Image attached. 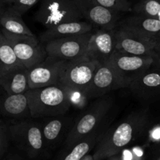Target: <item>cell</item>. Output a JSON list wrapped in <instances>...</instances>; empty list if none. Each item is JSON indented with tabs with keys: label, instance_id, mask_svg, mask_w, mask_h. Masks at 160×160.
<instances>
[{
	"label": "cell",
	"instance_id": "1f68e13d",
	"mask_svg": "<svg viewBox=\"0 0 160 160\" xmlns=\"http://www.w3.org/2000/svg\"><path fill=\"white\" fill-rule=\"evenodd\" d=\"M157 160H160V157H159V158H158V159H157Z\"/></svg>",
	"mask_w": 160,
	"mask_h": 160
},
{
	"label": "cell",
	"instance_id": "7a4b0ae2",
	"mask_svg": "<svg viewBox=\"0 0 160 160\" xmlns=\"http://www.w3.org/2000/svg\"><path fill=\"white\" fill-rule=\"evenodd\" d=\"M72 92L63 86L29 89L25 93L32 118L57 117L65 113L72 106Z\"/></svg>",
	"mask_w": 160,
	"mask_h": 160
},
{
	"label": "cell",
	"instance_id": "ffe728a7",
	"mask_svg": "<svg viewBox=\"0 0 160 160\" xmlns=\"http://www.w3.org/2000/svg\"><path fill=\"white\" fill-rule=\"evenodd\" d=\"M0 27L12 34L35 36L24 23L22 16L8 6L0 11Z\"/></svg>",
	"mask_w": 160,
	"mask_h": 160
},
{
	"label": "cell",
	"instance_id": "d6a6232c",
	"mask_svg": "<svg viewBox=\"0 0 160 160\" xmlns=\"http://www.w3.org/2000/svg\"><path fill=\"white\" fill-rule=\"evenodd\" d=\"M7 160H12V159H7Z\"/></svg>",
	"mask_w": 160,
	"mask_h": 160
},
{
	"label": "cell",
	"instance_id": "7402d4cb",
	"mask_svg": "<svg viewBox=\"0 0 160 160\" xmlns=\"http://www.w3.org/2000/svg\"><path fill=\"white\" fill-rule=\"evenodd\" d=\"M67 119L65 117L50 120L42 127V137L45 146L54 145L65 131Z\"/></svg>",
	"mask_w": 160,
	"mask_h": 160
},
{
	"label": "cell",
	"instance_id": "6da1fadb",
	"mask_svg": "<svg viewBox=\"0 0 160 160\" xmlns=\"http://www.w3.org/2000/svg\"><path fill=\"white\" fill-rule=\"evenodd\" d=\"M147 123L145 113L138 112L129 116L122 122L108 130L100 137L92 155L93 160L109 159L144 133Z\"/></svg>",
	"mask_w": 160,
	"mask_h": 160
},
{
	"label": "cell",
	"instance_id": "f546056e",
	"mask_svg": "<svg viewBox=\"0 0 160 160\" xmlns=\"http://www.w3.org/2000/svg\"><path fill=\"white\" fill-rule=\"evenodd\" d=\"M82 160H93V158L92 155H86L84 158H83Z\"/></svg>",
	"mask_w": 160,
	"mask_h": 160
},
{
	"label": "cell",
	"instance_id": "cb8c5ba5",
	"mask_svg": "<svg viewBox=\"0 0 160 160\" xmlns=\"http://www.w3.org/2000/svg\"><path fill=\"white\" fill-rule=\"evenodd\" d=\"M134 11L136 15L144 16V17L156 18L160 20V2L157 0H143L136 5Z\"/></svg>",
	"mask_w": 160,
	"mask_h": 160
},
{
	"label": "cell",
	"instance_id": "4316f807",
	"mask_svg": "<svg viewBox=\"0 0 160 160\" xmlns=\"http://www.w3.org/2000/svg\"><path fill=\"white\" fill-rule=\"evenodd\" d=\"M8 135H9L8 128L0 122V156L3 154L7 146Z\"/></svg>",
	"mask_w": 160,
	"mask_h": 160
},
{
	"label": "cell",
	"instance_id": "d6986e66",
	"mask_svg": "<svg viewBox=\"0 0 160 160\" xmlns=\"http://www.w3.org/2000/svg\"><path fill=\"white\" fill-rule=\"evenodd\" d=\"M0 111L11 118H18L30 114L29 105L25 93L8 95L0 100Z\"/></svg>",
	"mask_w": 160,
	"mask_h": 160
},
{
	"label": "cell",
	"instance_id": "5bb4252c",
	"mask_svg": "<svg viewBox=\"0 0 160 160\" xmlns=\"http://www.w3.org/2000/svg\"><path fill=\"white\" fill-rule=\"evenodd\" d=\"M115 70L129 84L134 78L147 70L155 62V59L151 57L130 56L115 51L108 61Z\"/></svg>",
	"mask_w": 160,
	"mask_h": 160
},
{
	"label": "cell",
	"instance_id": "ba28073f",
	"mask_svg": "<svg viewBox=\"0 0 160 160\" xmlns=\"http://www.w3.org/2000/svg\"><path fill=\"white\" fill-rule=\"evenodd\" d=\"M8 131L16 145L31 157L38 156L45 148L42 126L39 123L18 122L9 125Z\"/></svg>",
	"mask_w": 160,
	"mask_h": 160
},
{
	"label": "cell",
	"instance_id": "2e32d148",
	"mask_svg": "<svg viewBox=\"0 0 160 160\" xmlns=\"http://www.w3.org/2000/svg\"><path fill=\"white\" fill-rule=\"evenodd\" d=\"M118 27L155 44L160 38V20L158 18L134 15L119 22Z\"/></svg>",
	"mask_w": 160,
	"mask_h": 160
},
{
	"label": "cell",
	"instance_id": "f1b7e54d",
	"mask_svg": "<svg viewBox=\"0 0 160 160\" xmlns=\"http://www.w3.org/2000/svg\"><path fill=\"white\" fill-rule=\"evenodd\" d=\"M7 6V0H0V11Z\"/></svg>",
	"mask_w": 160,
	"mask_h": 160
},
{
	"label": "cell",
	"instance_id": "e0dca14e",
	"mask_svg": "<svg viewBox=\"0 0 160 160\" xmlns=\"http://www.w3.org/2000/svg\"><path fill=\"white\" fill-rule=\"evenodd\" d=\"M0 86L8 95L26 93L30 89L26 67L16 66L0 71Z\"/></svg>",
	"mask_w": 160,
	"mask_h": 160
},
{
	"label": "cell",
	"instance_id": "52a82bcc",
	"mask_svg": "<svg viewBox=\"0 0 160 160\" xmlns=\"http://www.w3.org/2000/svg\"><path fill=\"white\" fill-rule=\"evenodd\" d=\"M130 84L109 62L99 66L92 81L82 94L86 99L100 98L111 91L129 88Z\"/></svg>",
	"mask_w": 160,
	"mask_h": 160
},
{
	"label": "cell",
	"instance_id": "ac0fdd59",
	"mask_svg": "<svg viewBox=\"0 0 160 160\" xmlns=\"http://www.w3.org/2000/svg\"><path fill=\"white\" fill-rule=\"evenodd\" d=\"M93 28L94 27L86 20L61 23L47 28L46 31L41 35V40L42 43H47L56 39L93 32Z\"/></svg>",
	"mask_w": 160,
	"mask_h": 160
},
{
	"label": "cell",
	"instance_id": "d4e9b609",
	"mask_svg": "<svg viewBox=\"0 0 160 160\" xmlns=\"http://www.w3.org/2000/svg\"><path fill=\"white\" fill-rule=\"evenodd\" d=\"M104 7L114 12H125L132 10L131 4L129 0H96Z\"/></svg>",
	"mask_w": 160,
	"mask_h": 160
},
{
	"label": "cell",
	"instance_id": "5b68a950",
	"mask_svg": "<svg viewBox=\"0 0 160 160\" xmlns=\"http://www.w3.org/2000/svg\"><path fill=\"white\" fill-rule=\"evenodd\" d=\"M35 20L47 28L83 20V17L72 0H42Z\"/></svg>",
	"mask_w": 160,
	"mask_h": 160
},
{
	"label": "cell",
	"instance_id": "277c9868",
	"mask_svg": "<svg viewBox=\"0 0 160 160\" xmlns=\"http://www.w3.org/2000/svg\"><path fill=\"white\" fill-rule=\"evenodd\" d=\"M100 64L85 56L75 60L64 61L60 73V85L72 92L82 94L92 81Z\"/></svg>",
	"mask_w": 160,
	"mask_h": 160
},
{
	"label": "cell",
	"instance_id": "30bf717a",
	"mask_svg": "<svg viewBox=\"0 0 160 160\" xmlns=\"http://www.w3.org/2000/svg\"><path fill=\"white\" fill-rule=\"evenodd\" d=\"M81 12L83 19L98 29H115L120 13L99 4L96 0H72Z\"/></svg>",
	"mask_w": 160,
	"mask_h": 160
},
{
	"label": "cell",
	"instance_id": "7c38bea8",
	"mask_svg": "<svg viewBox=\"0 0 160 160\" xmlns=\"http://www.w3.org/2000/svg\"><path fill=\"white\" fill-rule=\"evenodd\" d=\"M115 50L123 54L141 57L156 58L155 44L145 40L124 28L117 27Z\"/></svg>",
	"mask_w": 160,
	"mask_h": 160
},
{
	"label": "cell",
	"instance_id": "484cf974",
	"mask_svg": "<svg viewBox=\"0 0 160 160\" xmlns=\"http://www.w3.org/2000/svg\"><path fill=\"white\" fill-rule=\"evenodd\" d=\"M39 1L40 0H7V6L22 16Z\"/></svg>",
	"mask_w": 160,
	"mask_h": 160
},
{
	"label": "cell",
	"instance_id": "44dd1931",
	"mask_svg": "<svg viewBox=\"0 0 160 160\" xmlns=\"http://www.w3.org/2000/svg\"><path fill=\"white\" fill-rule=\"evenodd\" d=\"M103 134V131L100 127H99L89 135L75 144L71 149L68 150V152L61 160H82L93 148H95Z\"/></svg>",
	"mask_w": 160,
	"mask_h": 160
},
{
	"label": "cell",
	"instance_id": "8992f818",
	"mask_svg": "<svg viewBox=\"0 0 160 160\" xmlns=\"http://www.w3.org/2000/svg\"><path fill=\"white\" fill-rule=\"evenodd\" d=\"M1 31L10 43L19 62L27 69L40 63L47 57L45 46L39 43L35 35L12 34L2 28Z\"/></svg>",
	"mask_w": 160,
	"mask_h": 160
},
{
	"label": "cell",
	"instance_id": "603a6c76",
	"mask_svg": "<svg viewBox=\"0 0 160 160\" xmlns=\"http://www.w3.org/2000/svg\"><path fill=\"white\" fill-rule=\"evenodd\" d=\"M20 65L22 64L17 59L10 43L0 28V71Z\"/></svg>",
	"mask_w": 160,
	"mask_h": 160
},
{
	"label": "cell",
	"instance_id": "4dcf8cb0",
	"mask_svg": "<svg viewBox=\"0 0 160 160\" xmlns=\"http://www.w3.org/2000/svg\"><path fill=\"white\" fill-rule=\"evenodd\" d=\"M155 62H159V63H160V61H156V60H155Z\"/></svg>",
	"mask_w": 160,
	"mask_h": 160
},
{
	"label": "cell",
	"instance_id": "3957f363",
	"mask_svg": "<svg viewBox=\"0 0 160 160\" xmlns=\"http://www.w3.org/2000/svg\"><path fill=\"white\" fill-rule=\"evenodd\" d=\"M112 102L113 99L111 97L100 98V100L91 105L87 111L72 125L65 141V146L67 150L71 149L75 144L100 127L102 120L111 109Z\"/></svg>",
	"mask_w": 160,
	"mask_h": 160
},
{
	"label": "cell",
	"instance_id": "4fadbf2b",
	"mask_svg": "<svg viewBox=\"0 0 160 160\" xmlns=\"http://www.w3.org/2000/svg\"><path fill=\"white\" fill-rule=\"evenodd\" d=\"M115 29H97L93 32L87 45L86 56L100 65L110 60L115 51Z\"/></svg>",
	"mask_w": 160,
	"mask_h": 160
},
{
	"label": "cell",
	"instance_id": "83f0119b",
	"mask_svg": "<svg viewBox=\"0 0 160 160\" xmlns=\"http://www.w3.org/2000/svg\"><path fill=\"white\" fill-rule=\"evenodd\" d=\"M155 52H156V58H155V60L160 61V38L158 39L156 43Z\"/></svg>",
	"mask_w": 160,
	"mask_h": 160
},
{
	"label": "cell",
	"instance_id": "9a60e30c",
	"mask_svg": "<svg viewBox=\"0 0 160 160\" xmlns=\"http://www.w3.org/2000/svg\"><path fill=\"white\" fill-rule=\"evenodd\" d=\"M138 98L144 100L160 96V63L154 62L149 68L132 81L129 86Z\"/></svg>",
	"mask_w": 160,
	"mask_h": 160
},
{
	"label": "cell",
	"instance_id": "8fae6325",
	"mask_svg": "<svg viewBox=\"0 0 160 160\" xmlns=\"http://www.w3.org/2000/svg\"><path fill=\"white\" fill-rule=\"evenodd\" d=\"M63 63V60L47 56L42 62L27 69L29 88H41L59 84Z\"/></svg>",
	"mask_w": 160,
	"mask_h": 160
},
{
	"label": "cell",
	"instance_id": "9c48e42d",
	"mask_svg": "<svg viewBox=\"0 0 160 160\" xmlns=\"http://www.w3.org/2000/svg\"><path fill=\"white\" fill-rule=\"evenodd\" d=\"M93 32L51 41L45 45L47 56L63 61H70L86 56Z\"/></svg>",
	"mask_w": 160,
	"mask_h": 160
}]
</instances>
